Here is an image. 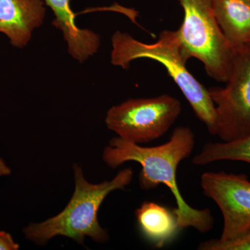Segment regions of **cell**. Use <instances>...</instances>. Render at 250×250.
Returning <instances> with one entry per match:
<instances>
[{"instance_id":"cell-2","label":"cell","mask_w":250,"mask_h":250,"mask_svg":"<svg viewBox=\"0 0 250 250\" xmlns=\"http://www.w3.org/2000/svg\"><path fill=\"white\" fill-rule=\"evenodd\" d=\"M73 169L75 188L70 202L58 215L24 228L23 233L29 241L44 246L54 237L61 236L81 244L87 236L97 243L108 241V231L99 223V208L108 194L131 184L134 171L126 167L111 180L91 184L85 179L80 166L75 164Z\"/></svg>"},{"instance_id":"cell-13","label":"cell","mask_w":250,"mask_h":250,"mask_svg":"<svg viewBox=\"0 0 250 250\" xmlns=\"http://www.w3.org/2000/svg\"><path fill=\"white\" fill-rule=\"evenodd\" d=\"M200 250H250V233L235 241L220 243L217 239L202 242L197 247Z\"/></svg>"},{"instance_id":"cell-4","label":"cell","mask_w":250,"mask_h":250,"mask_svg":"<svg viewBox=\"0 0 250 250\" xmlns=\"http://www.w3.org/2000/svg\"><path fill=\"white\" fill-rule=\"evenodd\" d=\"M184 11L177 29L186 58L198 59L207 75L226 83L232 68L234 49L219 27L212 0H177Z\"/></svg>"},{"instance_id":"cell-9","label":"cell","mask_w":250,"mask_h":250,"mask_svg":"<svg viewBox=\"0 0 250 250\" xmlns=\"http://www.w3.org/2000/svg\"><path fill=\"white\" fill-rule=\"evenodd\" d=\"M45 4L53 11L55 18L52 24L62 33L72 57L83 62L97 53L101 42L100 36L89 29L77 27L70 0H45Z\"/></svg>"},{"instance_id":"cell-5","label":"cell","mask_w":250,"mask_h":250,"mask_svg":"<svg viewBox=\"0 0 250 250\" xmlns=\"http://www.w3.org/2000/svg\"><path fill=\"white\" fill-rule=\"evenodd\" d=\"M181 113L179 100L164 94L154 98L129 99L112 106L105 123L118 137L141 145L162 137Z\"/></svg>"},{"instance_id":"cell-3","label":"cell","mask_w":250,"mask_h":250,"mask_svg":"<svg viewBox=\"0 0 250 250\" xmlns=\"http://www.w3.org/2000/svg\"><path fill=\"white\" fill-rule=\"evenodd\" d=\"M111 62L113 65L129 69L133 61L148 59L162 64L179 87L192 111L207 126L208 132L216 135V113L208 89L188 70V59L182 50L177 31L165 30L154 43L136 40L129 34L117 31L111 39Z\"/></svg>"},{"instance_id":"cell-11","label":"cell","mask_w":250,"mask_h":250,"mask_svg":"<svg viewBox=\"0 0 250 250\" xmlns=\"http://www.w3.org/2000/svg\"><path fill=\"white\" fill-rule=\"evenodd\" d=\"M135 215L143 236L156 248L166 246L180 231L173 210L156 202H143Z\"/></svg>"},{"instance_id":"cell-15","label":"cell","mask_w":250,"mask_h":250,"mask_svg":"<svg viewBox=\"0 0 250 250\" xmlns=\"http://www.w3.org/2000/svg\"><path fill=\"white\" fill-rule=\"evenodd\" d=\"M11 174V169L7 166L4 159L0 158V177L9 176Z\"/></svg>"},{"instance_id":"cell-12","label":"cell","mask_w":250,"mask_h":250,"mask_svg":"<svg viewBox=\"0 0 250 250\" xmlns=\"http://www.w3.org/2000/svg\"><path fill=\"white\" fill-rule=\"evenodd\" d=\"M220 161H242L250 165V134L229 142L206 143L192 163L206 166Z\"/></svg>"},{"instance_id":"cell-1","label":"cell","mask_w":250,"mask_h":250,"mask_svg":"<svg viewBox=\"0 0 250 250\" xmlns=\"http://www.w3.org/2000/svg\"><path fill=\"white\" fill-rule=\"evenodd\" d=\"M195 146L193 131L188 126L174 129L167 143L154 147H143L120 137L112 139L104 149L103 160L116 169L125 163L134 161L142 167L139 183L143 190H149L164 184L175 199L173 212L179 229L192 228L200 233L211 231L214 218L209 208L197 209L184 200L177 184V172L180 163L191 155Z\"/></svg>"},{"instance_id":"cell-10","label":"cell","mask_w":250,"mask_h":250,"mask_svg":"<svg viewBox=\"0 0 250 250\" xmlns=\"http://www.w3.org/2000/svg\"><path fill=\"white\" fill-rule=\"evenodd\" d=\"M220 29L233 49L250 43V4L246 0H212Z\"/></svg>"},{"instance_id":"cell-6","label":"cell","mask_w":250,"mask_h":250,"mask_svg":"<svg viewBox=\"0 0 250 250\" xmlns=\"http://www.w3.org/2000/svg\"><path fill=\"white\" fill-rule=\"evenodd\" d=\"M226 85L208 88L216 113V135L229 142L250 134V43L234 49Z\"/></svg>"},{"instance_id":"cell-14","label":"cell","mask_w":250,"mask_h":250,"mask_svg":"<svg viewBox=\"0 0 250 250\" xmlns=\"http://www.w3.org/2000/svg\"><path fill=\"white\" fill-rule=\"evenodd\" d=\"M19 248L10 233L0 231V250H18Z\"/></svg>"},{"instance_id":"cell-16","label":"cell","mask_w":250,"mask_h":250,"mask_svg":"<svg viewBox=\"0 0 250 250\" xmlns=\"http://www.w3.org/2000/svg\"><path fill=\"white\" fill-rule=\"evenodd\" d=\"M246 1H248V2H249L250 4V0H246Z\"/></svg>"},{"instance_id":"cell-7","label":"cell","mask_w":250,"mask_h":250,"mask_svg":"<svg viewBox=\"0 0 250 250\" xmlns=\"http://www.w3.org/2000/svg\"><path fill=\"white\" fill-rule=\"evenodd\" d=\"M200 185L223 215V231L217 241L228 243L250 233V181L246 174L206 172Z\"/></svg>"},{"instance_id":"cell-8","label":"cell","mask_w":250,"mask_h":250,"mask_svg":"<svg viewBox=\"0 0 250 250\" xmlns=\"http://www.w3.org/2000/svg\"><path fill=\"white\" fill-rule=\"evenodd\" d=\"M45 14L42 0H0V33L14 47L24 48L34 31L42 25Z\"/></svg>"}]
</instances>
